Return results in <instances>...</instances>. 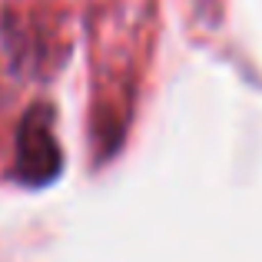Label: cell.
Wrapping results in <instances>:
<instances>
[{
  "instance_id": "1",
  "label": "cell",
  "mask_w": 262,
  "mask_h": 262,
  "mask_svg": "<svg viewBox=\"0 0 262 262\" xmlns=\"http://www.w3.org/2000/svg\"><path fill=\"white\" fill-rule=\"evenodd\" d=\"M60 166H63V153L53 136L50 110L37 103L24 116L17 133V176L27 186H47L60 176Z\"/></svg>"
}]
</instances>
